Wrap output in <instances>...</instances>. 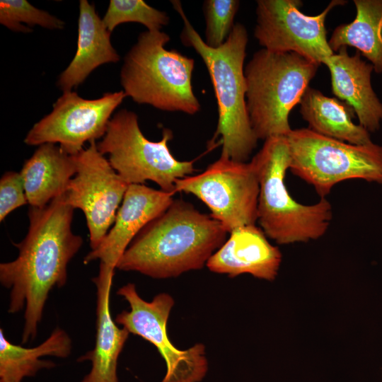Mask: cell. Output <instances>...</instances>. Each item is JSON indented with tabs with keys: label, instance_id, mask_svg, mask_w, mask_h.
<instances>
[{
	"label": "cell",
	"instance_id": "obj_1",
	"mask_svg": "<svg viewBox=\"0 0 382 382\" xmlns=\"http://www.w3.org/2000/svg\"><path fill=\"white\" fill-rule=\"evenodd\" d=\"M74 210L64 195L45 207H31L28 231L15 243L18 257L0 264V282L11 290L8 312L25 308L22 343L36 337L50 291L66 284L67 265L83 244L71 229Z\"/></svg>",
	"mask_w": 382,
	"mask_h": 382
},
{
	"label": "cell",
	"instance_id": "obj_2",
	"mask_svg": "<svg viewBox=\"0 0 382 382\" xmlns=\"http://www.w3.org/2000/svg\"><path fill=\"white\" fill-rule=\"evenodd\" d=\"M227 233L210 215L185 201L173 200L133 239L116 268L155 279L175 277L202 268Z\"/></svg>",
	"mask_w": 382,
	"mask_h": 382
},
{
	"label": "cell",
	"instance_id": "obj_3",
	"mask_svg": "<svg viewBox=\"0 0 382 382\" xmlns=\"http://www.w3.org/2000/svg\"><path fill=\"white\" fill-rule=\"evenodd\" d=\"M171 2L183 19L181 41L202 57L214 87L219 118L212 142L220 137L221 157L247 162L258 140L246 108L243 64L248 42L247 30L243 24L236 23L222 45L210 47L189 21L181 3Z\"/></svg>",
	"mask_w": 382,
	"mask_h": 382
},
{
	"label": "cell",
	"instance_id": "obj_4",
	"mask_svg": "<svg viewBox=\"0 0 382 382\" xmlns=\"http://www.w3.org/2000/svg\"><path fill=\"white\" fill-rule=\"evenodd\" d=\"M259 180L257 221L265 235L278 244L308 242L322 237L332 219V207L325 197L303 204L285 185L290 154L286 137L265 140L251 161Z\"/></svg>",
	"mask_w": 382,
	"mask_h": 382
},
{
	"label": "cell",
	"instance_id": "obj_5",
	"mask_svg": "<svg viewBox=\"0 0 382 382\" xmlns=\"http://www.w3.org/2000/svg\"><path fill=\"white\" fill-rule=\"evenodd\" d=\"M169 40L161 30L140 33L124 59L123 91L139 104L195 115L200 110L192 86L195 61L175 50H166Z\"/></svg>",
	"mask_w": 382,
	"mask_h": 382
},
{
	"label": "cell",
	"instance_id": "obj_6",
	"mask_svg": "<svg viewBox=\"0 0 382 382\" xmlns=\"http://www.w3.org/2000/svg\"><path fill=\"white\" fill-rule=\"evenodd\" d=\"M320 65L295 52L261 49L244 69L246 108L257 139L286 137L289 117Z\"/></svg>",
	"mask_w": 382,
	"mask_h": 382
},
{
	"label": "cell",
	"instance_id": "obj_7",
	"mask_svg": "<svg viewBox=\"0 0 382 382\" xmlns=\"http://www.w3.org/2000/svg\"><path fill=\"white\" fill-rule=\"evenodd\" d=\"M291 172L312 185L320 197L342 181L359 179L382 185V146L352 144L308 128L286 136Z\"/></svg>",
	"mask_w": 382,
	"mask_h": 382
},
{
	"label": "cell",
	"instance_id": "obj_8",
	"mask_svg": "<svg viewBox=\"0 0 382 382\" xmlns=\"http://www.w3.org/2000/svg\"><path fill=\"white\" fill-rule=\"evenodd\" d=\"M173 137L172 131L166 128L160 141L149 140L140 129L137 114L122 109L112 117L97 147L108 156L111 166L129 185L151 180L161 190L175 193V180L195 169V161H178L171 154L168 142Z\"/></svg>",
	"mask_w": 382,
	"mask_h": 382
},
{
	"label": "cell",
	"instance_id": "obj_9",
	"mask_svg": "<svg viewBox=\"0 0 382 382\" xmlns=\"http://www.w3.org/2000/svg\"><path fill=\"white\" fill-rule=\"evenodd\" d=\"M175 188L202 200L228 233L257 221L260 185L251 162L220 157L202 173L177 179Z\"/></svg>",
	"mask_w": 382,
	"mask_h": 382
},
{
	"label": "cell",
	"instance_id": "obj_10",
	"mask_svg": "<svg viewBox=\"0 0 382 382\" xmlns=\"http://www.w3.org/2000/svg\"><path fill=\"white\" fill-rule=\"evenodd\" d=\"M117 294L128 302L130 310L122 311L115 321L156 347L166 364L161 382H200L208 369L204 346L196 344L185 350L178 349L168 336V320L174 305L173 297L161 293L146 301L138 294L132 283L120 288Z\"/></svg>",
	"mask_w": 382,
	"mask_h": 382
},
{
	"label": "cell",
	"instance_id": "obj_11",
	"mask_svg": "<svg viewBox=\"0 0 382 382\" xmlns=\"http://www.w3.org/2000/svg\"><path fill=\"white\" fill-rule=\"evenodd\" d=\"M346 2L332 0L320 13L308 16L301 12L300 0H258L255 37L267 50L295 52L325 64L334 54L327 39L325 19L332 8Z\"/></svg>",
	"mask_w": 382,
	"mask_h": 382
},
{
	"label": "cell",
	"instance_id": "obj_12",
	"mask_svg": "<svg viewBox=\"0 0 382 382\" xmlns=\"http://www.w3.org/2000/svg\"><path fill=\"white\" fill-rule=\"evenodd\" d=\"M125 97L123 91L93 100L74 91L64 92L52 110L33 126L24 142L30 146L59 144L66 154L76 155L86 142L103 137L113 112Z\"/></svg>",
	"mask_w": 382,
	"mask_h": 382
},
{
	"label": "cell",
	"instance_id": "obj_13",
	"mask_svg": "<svg viewBox=\"0 0 382 382\" xmlns=\"http://www.w3.org/2000/svg\"><path fill=\"white\" fill-rule=\"evenodd\" d=\"M74 157L76 173L64 197L66 204L83 212L94 250L114 224L129 184L98 151L96 141Z\"/></svg>",
	"mask_w": 382,
	"mask_h": 382
},
{
	"label": "cell",
	"instance_id": "obj_14",
	"mask_svg": "<svg viewBox=\"0 0 382 382\" xmlns=\"http://www.w3.org/2000/svg\"><path fill=\"white\" fill-rule=\"evenodd\" d=\"M174 195L143 184L129 185L113 226L100 244L86 255L84 264L99 260L101 264L115 269L133 239L170 206Z\"/></svg>",
	"mask_w": 382,
	"mask_h": 382
},
{
	"label": "cell",
	"instance_id": "obj_15",
	"mask_svg": "<svg viewBox=\"0 0 382 382\" xmlns=\"http://www.w3.org/2000/svg\"><path fill=\"white\" fill-rule=\"evenodd\" d=\"M267 237L255 224L235 228L206 265L213 272L226 274L231 277L249 274L258 279L272 281L277 276L282 253Z\"/></svg>",
	"mask_w": 382,
	"mask_h": 382
},
{
	"label": "cell",
	"instance_id": "obj_16",
	"mask_svg": "<svg viewBox=\"0 0 382 382\" xmlns=\"http://www.w3.org/2000/svg\"><path fill=\"white\" fill-rule=\"evenodd\" d=\"M325 64L330 70L332 93L351 107L360 125L374 132L382 122V103L371 86L373 66L361 59L358 51L351 56L347 47H342Z\"/></svg>",
	"mask_w": 382,
	"mask_h": 382
},
{
	"label": "cell",
	"instance_id": "obj_17",
	"mask_svg": "<svg viewBox=\"0 0 382 382\" xmlns=\"http://www.w3.org/2000/svg\"><path fill=\"white\" fill-rule=\"evenodd\" d=\"M114 270L100 263L98 274L93 279L97 289L96 337L93 349L78 359L90 360L92 364L81 382H118L117 361L129 332L120 328L111 316L110 295Z\"/></svg>",
	"mask_w": 382,
	"mask_h": 382
},
{
	"label": "cell",
	"instance_id": "obj_18",
	"mask_svg": "<svg viewBox=\"0 0 382 382\" xmlns=\"http://www.w3.org/2000/svg\"><path fill=\"white\" fill-rule=\"evenodd\" d=\"M110 34L94 6L86 0H81L76 52L57 81V86L63 93L71 91L82 83L100 65L120 60V55L111 43Z\"/></svg>",
	"mask_w": 382,
	"mask_h": 382
},
{
	"label": "cell",
	"instance_id": "obj_19",
	"mask_svg": "<svg viewBox=\"0 0 382 382\" xmlns=\"http://www.w3.org/2000/svg\"><path fill=\"white\" fill-rule=\"evenodd\" d=\"M76 173L74 156L55 144L40 145L20 172L31 207L42 208L65 193Z\"/></svg>",
	"mask_w": 382,
	"mask_h": 382
},
{
	"label": "cell",
	"instance_id": "obj_20",
	"mask_svg": "<svg viewBox=\"0 0 382 382\" xmlns=\"http://www.w3.org/2000/svg\"><path fill=\"white\" fill-rule=\"evenodd\" d=\"M300 113L313 132L352 144L372 142L370 132L352 120V111L335 98L308 87L301 101Z\"/></svg>",
	"mask_w": 382,
	"mask_h": 382
},
{
	"label": "cell",
	"instance_id": "obj_21",
	"mask_svg": "<svg viewBox=\"0 0 382 382\" xmlns=\"http://www.w3.org/2000/svg\"><path fill=\"white\" fill-rule=\"evenodd\" d=\"M71 340L59 328L39 345L28 348L12 344L0 329V382H22L25 377L35 376L44 369H52L55 364L42 360L45 356L66 358L71 354Z\"/></svg>",
	"mask_w": 382,
	"mask_h": 382
},
{
	"label": "cell",
	"instance_id": "obj_22",
	"mask_svg": "<svg viewBox=\"0 0 382 382\" xmlns=\"http://www.w3.org/2000/svg\"><path fill=\"white\" fill-rule=\"evenodd\" d=\"M356 16L335 28L329 45L333 52L353 47L366 57L374 71L382 74V0H354Z\"/></svg>",
	"mask_w": 382,
	"mask_h": 382
},
{
	"label": "cell",
	"instance_id": "obj_23",
	"mask_svg": "<svg viewBox=\"0 0 382 382\" xmlns=\"http://www.w3.org/2000/svg\"><path fill=\"white\" fill-rule=\"evenodd\" d=\"M102 20L112 33L120 24L129 22L139 23L149 31H158L168 24L170 18L166 12L141 0H110Z\"/></svg>",
	"mask_w": 382,
	"mask_h": 382
},
{
	"label": "cell",
	"instance_id": "obj_24",
	"mask_svg": "<svg viewBox=\"0 0 382 382\" xmlns=\"http://www.w3.org/2000/svg\"><path fill=\"white\" fill-rule=\"evenodd\" d=\"M0 23L7 28L21 33L33 31L30 26L47 29H62L64 22L48 12L40 10L26 0H1Z\"/></svg>",
	"mask_w": 382,
	"mask_h": 382
},
{
	"label": "cell",
	"instance_id": "obj_25",
	"mask_svg": "<svg viewBox=\"0 0 382 382\" xmlns=\"http://www.w3.org/2000/svg\"><path fill=\"white\" fill-rule=\"evenodd\" d=\"M237 0H206L203 10L206 21L205 43L217 48L226 40L232 30L234 17L239 8Z\"/></svg>",
	"mask_w": 382,
	"mask_h": 382
},
{
	"label": "cell",
	"instance_id": "obj_26",
	"mask_svg": "<svg viewBox=\"0 0 382 382\" xmlns=\"http://www.w3.org/2000/svg\"><path fill=\"white\" fill-rule=\"evenodd\" d=\"M28 203L20 173H5L0 180V221L14 209Z\"/></svg>",
	"mask_w": 382,
	"mask_h": 382
},
{
	"label": "cell",
	"instance_id": "obj_27",
	"mask_svg": "<svg viewBox=\"0 0 382 382\" xmlns=\"http://www.w3.org/2000/svg\"><path fill=\"white\" fill-rule=\"evenodd\" d=\"M381 382H382V372H381Z\"/></svg>",
	"mask_w": 382,
	"mask_h": 382
}]
</instances>
